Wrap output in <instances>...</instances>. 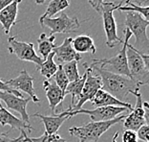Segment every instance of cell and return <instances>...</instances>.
<instances>
[{
  "mask_svg": "<svg viewBox=\"0 0 149 142\" xmlns=\"http://www.w3.org/2000/svg\"><path fill=\"white\" fill-rule=\"evenodd\" d=\"M90 68L92 71L97 72V75L100 78L101 81V89L106 91L112 96L117 98L118 100L125 102V99L128 94L132 93L136 89H140V84L135 81L125 76L118 75V74L111 73L99 66L91 63Z\"/></svg>",
  "mask_w": 149,
  "mask_h": 142,
  "instance_id": "obj_1",
  "label": "cell"
},
{
  "mask_svg": "<svg viewBox=\"0 0 149 142\" xmlns=\"http://www.w3.org/2000/svg\"><path fill=\"white\" fill-rule=\"evenodd\" d=\"M125 117L126 115L121 114L109 121H103V122L91 121L82 126L72 127L68 131L71 136H76L79 139V142H97L104 133H106L114 125L124 120Z\"/></svg>",
  "mask_w": 149,
  "mask_h": 142,
  "instance_id": "obj_2",
  "label": "cell"
},
{
  "mask_svg": "<svg viewBox=\"0 0 149 142\" xmlns=\"http://www.w3.org/2000/svg\"><path fill=\"white\" fill-rule=\"evenodd\" d=\"M123 33L125 36V39L123 41V47L117 55L110 59H94L92 60V65L99 66L100 68H102L106 71H109L111 73L130 78L129 69H128L127 65L126 51L127 44L129 43L132 34L128 29H124Z\"/></svg>",
  "mask_w": 149,
  "mask_h": 142,
  "instance_id": "obj_3",
  "label": "cell"
},
{
  "mask_svg": "<svg viewBox=\"0 0 149 142\" xmlns=\"http://www.w3.org/2000/svg\"><path fill=\"white\" fill-rule=\"evenodd\" d=\"M125 29L131 32L132 36H135V49L141 52V49L148 50V37L146 34L147 27L149 25L148 20L144 19L143 16L138 13L127 12L125 18ZM143 53V52H141Z\"/></svg>",
  "mask_w": 149,
  "mask_h": 142,
  "instance_id": "obj_4",
  "label": "cell"
},
{
  "mask_svg": "<svg viewBox=\"0 0 149 142\" xmlns=\"http://www.w3.org/2000/svg\"><path fill=\"white\" fill-rule=\"evenodd\" d=\"M120 2H104L101 8V15L103 20V27L106 35V44L110 48H114L117 44H123V40L118 36L117 24L114 18V11L123 5Z\"/></svg>",
  "mask_w": 149,
  "mask_h": 142,
  "instance_id": "obj_5",
  "label": "cell"
},
{
  "mask_svg": "<svg viewBox=\"0 0 149 142\" xmlns=\"http://www.w3.org/2000/svg\"><path fill=\"white\" fill-rule=\"evenodd\" d=\"M141 53L135 49L130 43L127 44V65L129 69L130 78L140 86L147 84L149 82V67L145 65Z\"/></svg>",
  "mask_w": 149,
  "mask_h": 142,
  "instance_id": "obj_6",
  "label": "cell"
},
{
  "mask_svg": "<svg viewBox=\"0 0 149 142\" xmlns=\"http://www.w3.org/2000/svg\"><path fill=\"white\" fill-rule=\"evenodd\" d=\"M41 27L50 29L51 36L55 34H68L76 32L80 27L77 18H70L65 13H60L56 18H47L39 22Z\"/></svg>",
  "mask_w": 149,
  "mask_h": 142,
  "instance_id": "obj_7",
  "label": "cell"
},
{
  "mask_svg": "<svg viewBox=\"0 0 149 142\" xmlns=\"http://www.w3.org/2000/svg\"><path fill=\"white\" fill-rule=\"evenodd\" d=\"M9 47L8 50L11 54L15 55L19 60L25 62H31L36 65V69H38L43 60L37 55L35 51V47L31 42L19 41L15 37H10L8 39Z\"/></svg>",
  "mask_w": 149,
  "mask_h": 142,
  "instance_id": "obj_8",
  "label": "cell"
},
{
  "mask_svg": "<svg viewBox=\"0 0 149 142\" xmlns=\"http://www.w3.org/2000/svg\"><path fill=\"white\" fill-rule=\"evenodd\" d=\"M127 110H129L124 107H100L96 108L93 110L80 109L74 111L64 110V112L70 118H72L74 115H77V114H87V115L90 116L93 122H103V121H109L114 119V118L118 117Z\"/></svg>",
  "mask_w": 149,
  "mask_h": 142,
  "instance_id": "obj_9",
  "label": "cell"
},
{
  "mask_svg": "<svg viewBox=\"0 0 149 142\" xmlns=\"http://www.w3.org/2000/svg\"><path fill=\"white\" fill-rule=\"evenodd\" d=\"M83 66L86 69V80L84 83L82 92H81L80 96L79 98V100L77 101L74 106L72 109H68L67 110L69 111H74V110H79L80 109H82L83 105L85 104L87 101H90L93 98V96L97 93V90L101 89V81L100 78L96 75H93V71L90 67H88L85 63H83Z\"/></svg>",
  "mask_w": 149,
  "mask_h": 142,
  "instance_id": "obj_10",
  "label": "cell"
},
{
  "mask_svg": "<svg viewBox=\"0 0 149 142\" xmlns=\"http://www.w3.org/2000/svg\"><path fill=\"white\" fill-rule=\"evenodd\" d=\"M131 94H134L136 96V104H135V108H133L131 112L124 118L123 128L124 130L137 131L141 126L146 125L143 117V97H141V93L140 92V89L133 91Z\"/></svg>",
  "mask_w": 149,
  "mask_h": 142,
  "instance_id": "obj_11",
  "label": "cell"
},
{
  "mask_svg": "<svg viewBox=\"0 0 149 142\" xmlns=\"http://www.w3.org/2000/svg\"><path fill=\"white\" fill-rule=\"evenodd\" d=\"M6 84L13 89L18 91L21 90L27 93L35 103H38L40 101L39 98L36 96L35 87H33V77L30 75L27 70L23 69L17 77L7 81Z\"/></svg>",
  "mask_w": 149,
  "mask_h": 142,
  "instance_id": "obj_12",
  "label": "cell"
},
{
  "mask_svg": "<svg viewBox=\"0 0 149 142\" xmlns=\"http://www.w3.org/2000/svg\"><path fill=\"white\" fill-rule=\"evenodd\" d=\"M0 100L5 103L9 110L18 112L21 116V120L23 122L30 125V116L27 112V106L31 101V98L17 97L11 93L0 91Z\"/></svg>",
  "mask_w": 149,
  "mask_h": 142,
  "instance_id": "obj_13",
  "label": "cell"
},
{
  "mask_svg": "<svg viewBox=\"0 0 149 142\" xmlns=\"http://www.w3.org/2000/svg\"><path fill=\"white\" fill-rule=\"evenodd\" d=\"M72 39V38H66L63 40L61 45L56 46L54 48L53 52L55 54L54 58L56 59L59 65H63V63L72 62V60L79 62L81 60L80 54L77 53L73 48Z\"/></svg>",
  "mask_w": 149,
  "mask_h": 142,
  "instance_id": "obj_14",
  "label": "cell"
},
{
  "mask_svg": "<svg viewBox=\"0 0 149 142\" xmlns=\"http://www.w3.org/2000/svg\"><path fill=\"white\" fill-rule=\"evenodd\" d=\"M91 104L94 107L100 108V107H124L129 110H133V107L130 103L123 102V101L118 100L117 98L112 96L103 89H100L97 91V93L93 96L92 99L90 100Z\"/></svg>",
  "mask_w": 149,
  "mask_h": 142,
  "instance_id": "obj_15",
  "label": "cell"
},
{
  "mask_svg": "<svg viewBox=\"0 0 149 142\" xmlns=\"http://www.w3.org/2000/svg\"><path fill=\"white\" fill-rule=\"evenodd\" d=\"M43 87L45 90L46 97L48 99L49 107L52 112L56 114V109L59 104H61L63 99L65 98L64 92L56 86L55 82L51 80H45L43 82Z\"/></svg>",
  "mask_w": 149,
  "mask_h": 142,
  "instance_id": "obj_16",
  "label": "cell"
},
{
  "mask_svg": "<svg viewBox=\"0 0 149 142\" xmlns=\"http://www.w3.org/2000/svg\"><path fill=\"white\" fill-rule=\"evenodd\" d=\"M22 0H15L12 4L0 11V23L5 34H10L12 27L16 23V16L18 13V6Z\"/></svg>",
  "mask_w": 149,
  "mask_h": 142,
  "instance_id": "obj_17",
  "label": "cell"
},
{
  "mask_svg": "<svg viewBox=\"0 0 149 142\" xmlns=\"http://www.w3.org/2000/svg\"><path fill=\"white\" fill-rule=\"evenodd\" d=\"M32 116L40 118V120L44 124V127H45V133L49 134H56L59 128L62 126V124L66 120L70 119V117L64 111L60 112L59 114H56L54 116H47L40 113H33L32 114Z\"/></svg>",
  "mask_w": 149,
  "mask_h": 142,
  "instance_id": "obj_18",
  "label": "cell"
},
{
  "mask_svg": "<svg viewBox=\"0 0 149 142\" xmlns=\"http://www.w3.org/2000/svg\"><path fill=\"white\" fill-rule=\"evenodd\" d=\"M0 125L2 126H10L12 129H15L18 131H32L33 128L31 125H28L27 123L23 122L21 119H19L13 114H12L10 111L5 109L2 106L1 102H0Z\"/></svg>",
  "mask_w": 149,
  "mask_h": 142,
  "instance_id": "obj_19",
  "label": "cell"
},
{
  "mask_svg": "<svg viewBox=\"0 0 149 142\" xmlns=\"http://www.w3.org/2000/svg\"><path fill=\"white\" fill-rule=\"evenodd\" d=\"M72 46L77 53H90L95 54L97 51V47L95 45L94 39L90 36L80 35L72 39Z\"/></svg>",
  "mask_w": 149,
  "mask_h": 142,
  "instance_id": "obj_20",
  "label": "cell"
},
{
  "mask_svg": "<svg viewBox=\"0 0 149 142\" xmlns=\"http://www.w3.org/2000/svg\"><path fill=\"white\" fill-rule=\"evenodd\" d=\"M56 36L48 37L45 33L40 34L38 39H37V49L40 54V58L43 60H46L50 53L53 52L54 48L56 46L55 44Z\"/></svg>",
  "mask_w": 149,
  "mask_h": 142,
  "instance_id": "obj_21",
  "label": "cell"
},
{
  "mask_svg": "<svg viewBox=\"0 0 149 142\" xmlns=\"http://www.w3.org/2000/svg\"><path fill=\"white\" fill-rule=\"evenodd\" d=\"M86 71L85 73L83 74L82 76H80L79 79H77V81L74 82H71L68 84L67 86L65 91H64V94L66 95H72V100H71V106L69 109H72V108L76 104V99L79 100V98L80 96L81 92H82V89H83V86H84V83H85V80H86Z\"/></svg>",
  "mask_w": 149,
  "mask_h": 142,
  "instance_id": "obj_22",
  "label": "cell"
},
{
  "mask_svg": "<svg viewBox=\"0 0 149 142\" xmlns=\"http://www.w3.org/2000/svg\"><path fill=\"white\" fill-rule=\"evenodd\" d=\"M55 54L54 52L50 53L48 57L46 58V60H43V63H41V65L37 70H39L40 74L42 76H44L47 80H51L53 78V76L55 75V73L57 70V66L58 65H56L55 62Z\"/></svg>",
  "mask_w": 149,
  "mask_h": 142,
  "instance_id": "obj_23",
  "label": "cell"
},
{
  "mask_svg": "<svg viewBox=\"0 0 149 142\" xmlns=\"http://www.w3.org/2000/svg\"><path fill=\"white\" fill-rule=\"evenodd\" d=\"M70 3L68 0H51L50 3L47 6L45 13L40 16L39 22L47 18H52L53 15H56L57 13H60L66 8H68Z\"/></svg>",
  "mask_w": 149,
  "mask_h": 142,
  "instance_id": "obj_24",
  "label": "cell"
},
{
  "mask_svg": "<svg viewBox=\"0 0 149 142\" xmlns=\"http://www.w3.org/2000/svg\"><path fill=\"white\" fill-rule=\"evenodd\" d=\"M61 67L64 73H65L67 79L69 81V83L74 82V81H77L80 78L79 69H77V62H76V60L63 63V65H61Z\"/></svg>",
  "mask_w": 149,
  "mask_h": 142,
  "instance_id": "obj_25",
  "label": "cell"
},
{
  "mask_svg": "<svg viewBox=\"0 0 149 142\" xmlns=\"http://www.w3.org/2000/svg\"><path fill=\"white\" fill-rule=\"evenodd\" d=\"M23 142H67L64 138H62L57 134H49L44 133L39 137H29L27 134H24Z\"/></svg>",
  "mask_w": 149,
  "mask_h": 142,
  "instance_id": "obj_26",
  "label": "cell"
},
{
  "mask_svg": "<svg viewBox=\"0 0 149 142\" xmlns=\"http://www.w3.org/2000/svg\"><path fill=\"white\" fill-rule=\"evenodd\" d=\"M53 77H54V81H55L56 84L64 92L67 86H68V84H69V81L67 79L65 73H64V71L61 67V65H58L56 72L55 73V75Z\"/></svg>",
  "mask_w": 149,
  "mask_h": 142,
  "instance_id": "obj_27",
  "label": "cell"
},
{
  "mask_svg": "<svg viewBox=\"0 0 149 142\" xmlns=\"http://www.w3.org/2000/svg\"><path fill=\"white\" fill-rule=\"evenodd\" d=\"M118 11L120 12H133V13H138L143 16L144 19L148 20V12H149V8H140V7H136V6H120V8L118 9Z\"/></svg>",
  "mask_w": 149,
  "mask_h": 142,
  "instance_id": "obj_28",
  "label": "cell"
},
{
  "mask_svg": "<svg viewBox=\"0 0 149 142\" xmlns=\"http://www.w3.org/2000/svg\"><path fill=\"white\" fill-rule=\"evenodd\" d=\"M0 91L2 92H8V93H11L13 95H15L17 97H24V95L20 92V91L16 90V89H13L12 87H10L8 84H6L5 81H3L2 79H0Z\"/></svg>",
  "mask_w": 149,
  "mask_h": 142,
  "instance_id": "obj_29",
  "label": "cell"
},
{
  "mask_svg": "<svg viewBox=\"0 0 149 142\" xmlns=\"http://www.w3.org/2000/svg\"><path fill=\"white\" fill-rule=\"evenodd\" d=\"M21 136L16 137V138H12L9 136V133H1L0 131V142H23V138H24V134H26L25 131H21Z\"/></svg>",
  "mask_w": 149,
  "mask_h": 142,
  "instance_id": "obj_30",
  "label": "cell"
},
{
  "mask_svg": "<svg viewBox=\"0 0 149 142\" xmlns=\"http://www.w3.org/2000/svg\"><path fill=\"white\" fill-rule=\"evenodd\" d=\"M138 136L136 131L124 130L121 136V142H138Z\"/></svg>",
  "mask_w": 149,
  "mask_h": 142,
  "instance_id": "obj_31",
  "label": "cell"
},
{
  "mask_svg": "<svg viewBox=\"0 0 149 142\" xmlns=\"http://www.w3.org/2000/svg\"><path fill=\"white\" fill-rule=\"evenodd\" d=\"M138 139L141 140L143 142H148V136H149V126L148 125H143L137 131Z\"/></svg>",
  "mask_w": 149,
  "mask_h": 142,
  "instance_id": "obj_32",
  "label": "cell"
},
{
  "mask_svg": "<svg viewBox=\"0 0 149 142\" xmlns=\"http://www.w3.org/2000/svg\"><path fill=\"white\" fill-rule=\"evenodd\" d=\"M126 6H136L140 8H147L149 0H125Z\"/></svg>",
  "mask_w": 149,
  "mask_h": 142,
  "instance_id": "obj_33",
  "label": "cell"
},
{
  "mask_svg": "<svg viewBox=\"0 0 149 142\" xmlns=\"http://www.w3.org/2000/svg\"><path fill=\"white\" fill-rule=\"evenodd\" d=\"M89 4L93 7L94 10H96L97 13L101 12V8H102V5L104 3V0H88Z\"/></svg>",
  "mask_w": 149,
  "mask_h": 142,
  "instance_id": "obj_34",
  "label": "cell"
},
{
  "mask_svg": "<svg viewBox=\"0 0 149 142\" xmlns=\"http://www.w3.org/2000/svg\"><path fill=\"white\" fill-rule=\"evenodd\" d=\"M143 117L145 120V124L149 125V106H148V102H144L143 103Z\"/></svg>",
  "mask_w": 149,
  "mask_h": 142,
  "instance_id": "obj_35",
  "label": "cell"
},
{
  "mask_svg": "<svg viewBox=\"0 0 149 142\" xmlns=\"http://www.w3.org/2000/svg\"><path fill=\"white\" fill-rule=\"evenodd\" d=\"M13 1H15V0H0V11H2L7 6L12 4Z\"/></svg>",
  "mask_w": 149,
  "mask_h": 142,
  "instance_id": "obj_36",
  "label": "cell"
},
{
  "mask_svg": "<svg viewBox=\"0 0 149 142\" xmlns=\"http://www.w3.org/2000/svg\"><path fill=\"white\" fill-rule=\"evenodd\" d=\"M46 0H36V5H42Z\"/></svg>",
  "mask_w": 149,
  "mask_h": 142,
  "instance_id": "obj_37",
  "label": "cell"
}]
</instances>
